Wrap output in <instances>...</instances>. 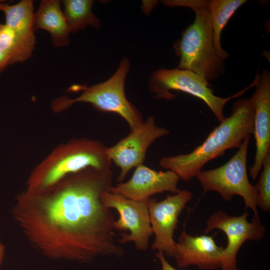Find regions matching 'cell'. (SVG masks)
<instances>
[{
	"instance_id": "6da1fadb",
	"label": "cell",
	"mask_w": 270,
	"mask_h": 270,
	"mask_svg": "<svg viewBox=\"0 0 270 270\" xmlns=\"http://www.w3.org/2000/svg\"><path fill=\"white\" fill-rule=\"evenodd\" d=\"M112 170L88 168L58 187L20 196L14 216L30 242L46 256L80 262L120 257L114 215L101 199L112 187Z\"/></svg>"
},
{
	"instance_id": "7a4b0ae2",
	"label": "cell",
	"mask_w": 270,
	"mask_h": 270,
	"mask_svg": "<svg viewBox=\"0 0 270 270\" xmlns=\"http://www.w3.org/2000/svg\"><path fill=\"white\" fill-rule=\"evenodd\" d=\"M254 114L251 98L235 101L231 114L220 122L200 145L188 154L161 158L160 166L174 172L180 180H190L208 162L224 155L228 149L239 148L244 139L251 136Z\"/></svg>"
},
{
	"instance_id": "3957f363",
	"label": "cell",
	"mask_w": 270,
	"mask_h": 270,
	"mask_svg": "<svg viewBox=\"0 0 270 270\" xmlns=\"http://www.w3.org/2000/svg\"><path fill=\"white\" fill-rule=\"evenodd\" d=\"M208 4V0L184 2V6L194 10L195 18L174 48L180 57L178 68L190 70L209 82L224 73V63L214 48Z\"/></svg>"
},
{
	"instance_id": "277c9868",
	"label": "cell",
	"mask_w": 270,
	"mask_h": 270,
	"mask_svg": "<svg viewBox=\"0 0 270 270\" xmlns=\"http://www.w3.org/2000/svg\"><path fill=\"white\" fill-rule=\"evenodd\" d=\"M108 147L88 139L74 140L56 150L31 175L28 192L48 190L66 176L88 168L112 170Z\"/></svg>"
},
{
	"instance_id": "5b68a950",
	"label": "cell",
	"mask_w": 270,
	"mask_h": 270,
	"mask_svg": "<svg viewBox=\"0 0 270 270\" xmlns=\"http://www.w3.org/2000/svg\"><path fill=\"white\" fill-rule=\"evenodd\" d=\"M130 62L124 58L113 75L106 80L90 86L74 85L70 90H82V92L74 99L63 98L53 103L55 110H60L76 102H88L98 110L112 112L122 117L132 130L143 122L139 110L126 98L124 91L125 79L130 69Z\"/></svg>"
},
{
	"instance_id": "8992f818",
	"label": "cell",
	"mask_w": 270,
	"mask_h": 270,
	"mask_svg": "<svg viewBox=\"0 0 270 270\" xmlns=\"http://www.w3.org/2000/svg\"><path fill=\"white\" fill-rule=\"evenodd\" d=\"M250 136L246 137L236 152L224 164L214 169L201 170L196 176L204 192H216L225 201L240 196L245 208L258 214V193L249 181L247 156Z\"/></svg>"
},
{
	"instance_id": "52a82bcc",
	"label": "cell",
	"mask_w": 270,
	"mask_h": 270,
	"mask_svg": "<svg viewBox=\"0 0 270 270\" xmlns=\"http://www.w3.org/2000/svg\"><path fill=\"white\" fill-rule=\"evenodd\" d=\"M256 82L236 94L227 98L214 95L210 85L206 80L186 70L160 68L151 76L149 82L150 91L158 98L172 100L176 96L170 90L180 91L202 100L220 122L225 118L224 108L233 98L241 96L250 88L255 86Z\"/></svg>"
},
{
	"instance_id": "ba28073f",
	"label": "cell",
	"mask_w": 270,
	"mask_h": 270,
	"mask_svg": "<svg viewBox=\"0 0 270 270\" xmlns=\"http://www.w3.org/2000/svg\"><path fill=\"white\" fill-rule=\"evenodd\" d=\"M249 214L233 216L222 210L214 212L206 221L204 232L214 229L223 232L227 238V244L224 250V267L227 270H238L236 256L242 246L246 240L258 241L266 234V229L258 214H254L250 221Z\"/></svg>"
},
{
	"instance_id": "9c48e42d",
	"label": "cell",
	"mask_w": 270,
	"mask_h": 270,
	"mask_svg": "<svg viewBox=\"0 0 270 270\" xmlns=\"http://www.w3.org/2000/svg\"><path fill=\"white\" fill-rule=\"evenodd\" d=\"M101 199L106 207L114 208L119 214L118 219L114 222V230L130 232L121 233L119 243L133 242L137 250H146L153 234L147 200H133L110 191L104 192Z\"/></svg>"
},
{
	"instance_id": "30bf717a",
	"label": "cell",
	"mask_w": 270,
	"mask_h": 270,
	"mask_svg": "<svg viewBox=\"0 0 270 270\" xmlns=\"http://www.w3.org/2000/svg\"><path fill=\"white\" fill-rule=\"evenodd\" d=\"M192 198L190 191L183 190L159 202L154 198L148 199L150 222L155 236L152 250L174 257L176 245L174 233L178 227L180 215Z\"/></svg>"
},
{
	"instance_id": "8fae6325",
	"label": "cell",
	"mask_w": 270,
	"mask_h": 270,
	"mask_svg": "<svg viewBox=\"0 0 270 270\" xmlns=\"http://www.w3.org/2000/svg\"><path fill=\"white\" fill-rule=\"evenodd\" d=\"M169 133L166 128L158 126L154 116H150L130 130L128 136L108 147V156L120 169L118 180L122 181L130 170L142 164L152 143Z\"/></svg>"
},
{
	"instance_id": "7c38bea8",
	"label": "cell",
	"mask_w": 270,
	"mask_h": 270,
	"mask_svg": "<svg viewBox=\"0 0 270 270\" xmlns=\"http://www.w3.org/2000/svg\"><path fill=\"white\" fill-rule=\"evenodd\" d=\"M256 76V88L251 98L254 109L252 134L256 150L254 164L249 168L254 180L262 170L264 158L270 152V74L264 70Z\"/></svg>"
},
{
	"instance_id": "4fadbf2b",
	"label": "cell",
	"mask_w": 270,
	"mask_h": 270,
	"mask_svg": "<svg viewBox=\"0 0 270 270\" xmlns=\"http://www.w3.org/2000/svg\"><path fill=\"white\" fill-rule=\"evenodd\" d=\"M180 178L174 172L156 171L144 164L136 168L131 178L127 182L116 184L110 192L118 194L138 201H146L158 193L178 192Z\"/></svg>"
},
{
	"instance_id": "5bb4252c",
	"label": "cell",
	"mask_w": 270,
	"mask_h": 270,
	"mask_svg": "<svg viewBox=\"0 0 270 270\" xmlns=\"http://www.w3.org/2000/svg\"><path fill=\"white\" fill-rule=\"evenodd\" d=\"M224 250L212 236H193L184 229L176 242L174 257L181 268L190 266L206 270L224 267Z\"/></svg>"
},
{
	"instance_id": "9a60e30c",
	"label": "cell",
	"mask_w": 270,
	"mask_h": 270,
	"mask_svg": "<svg viewBox=\"0 0 270 270\" xmlns=\"http://www.w3.org/2000/svg\"><path fill=\"white\" fill-rule=\"evenodd\" d=\"M34 30L43 29L50 34L56 47L65 46L70 42L68 26L60 9V1L42 0L34 14Z\"/></svg>"
},
{
	"instance_id": "2e32d148",
	"label": "cell",
	"mask_w": 270,
	"mask_h": 270,
	"mask_svg": "<svg viewBox=\"0 0 270 270\" xmlns=\"http://www.w3.org/2000/svg\"><path fill=\"white\" fill-rule=\"evenodd\" d=\"M0 11L5 16V24L26 45L34 50V5L32 0H22L14 4L0 0Z\"/></svg>"
},
{
	"instance_id": "e0dca14e",
	"label": "cell",
	"mask_w": 270,
	"mask_h": 270,
	"mask_svg": "<svg viewBox=\"0 0 270 270\" xmlns=\"http://www.w3.org/2000/svg\"><path fill=\"white\" fill-rule=\"evenodd\" d=\"M247 0H212L208 1L213 30L214 44L219 58L224 61L229 56L223 50L221 44L222 30L237 10Z\"/></svg>"
},
{
	"instance_id": "ac0fdd59",
	"label": "cell",
	"mask_w": 270,
	"mask_h": 270,
	"mask_svg": "<svg viewBox=\"0 0 270 270\" xmlns=\"http://www.w3.org/2000/svg\"><path fill=\"white\" fill-rule=\"evenodd\" d=\"M91 0H64L63 14L70 32H76L88 26L95 28L100 26L99 19L93 14Z\"/></svg>"
},
{
	"instance_id": "d6986e66",
	"label": "cell",
	"mask_w": 270,
	"mask_h": 270,
	"mask_svg": "<svg viewBox=\"0 0 270 270\" xmlns=\"http://www.w3.org/2000/svg\"><path fill=\"white\" fill-rule=\"evenodd\" d=\"M0 49L7 55L10 64L26 61L30 57L34 50L5 24H0Z\"/></svg>"
},
{
	"instance_id": "ffe728a7",
	"label": "cell",
	"mask_w": 270,
	"mask_h": 270,
	"mask_svg": "<svg viewBox=\"0 0 270 270\" xmlns=\"http://www.w3.org/2000/svg\"><path fill=\"white\" fill-rule=\"evenodd\" d=\"M262 170L255 186L258 193L256 205L264 212L270 210V152L264 158Z\"/></svg>"
},
{
	"instance_id": "44dd1931",
	"label": "cell",
	"mask_w": 270,
	"mask_h": 270,
	"mask_svg": "<svg viewBox=\"0 0 270 270\" xmlns=\"http://www.w3.org/2000/svg\"><path fill=\"white\" fill-rule=\"evenodd\" d=\"M156 256L159 260L162 270H178L174 268L166 260V256L162 252H158L156 254ZM222 270H227L226 268H222Z\"/></svg>"
},
{
	"instance_id": "7402d4cb",
	"label": "cell",
	"mask_w": 270,
	"mask_h": 270,
	"mask_svg": "<svg viewBox=\"0 0 270 270\" xmlns=\"http://www.w3.org/2000/svg\"><path fill=\"white\" fill-rule=\"evenodd\" d=\"M10 64L8 56L0 49V74Z\"/></svg>"
},
{
	"instance_id": "603a6c76",
	"label": "cell",
	"mask_w": 270,
	"mask_h": 270,
	"mask_svg": "<svg viewBox=\"0 0 270 270\" xmlns=\"http://www.w3.org/2000/svg\"><path fill=\"white\" fill-rule=\"evenodd\" d=\"M5 248L0 242V266L4 256Z\"/></svg>"
}]
</instances>
